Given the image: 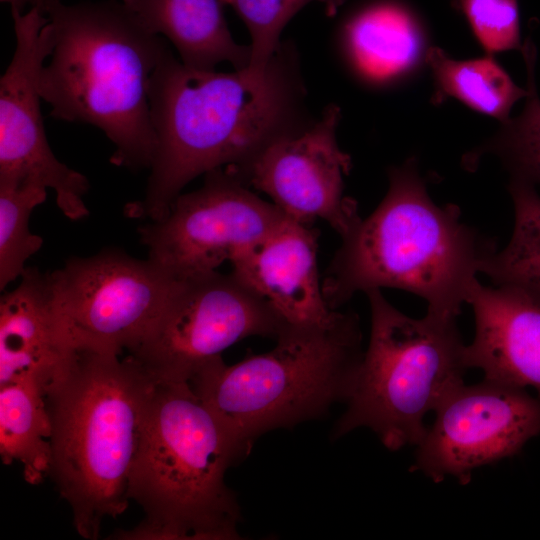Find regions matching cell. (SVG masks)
<instances>
[{
    "label": "cell",
    "instance_id": "cell-21",
    "mask_svg": "<svg viewBox=\"0 0 540 540\" xmlns=\"http://www.w3.org/2000/svg\"><path fill=\"white\" fill-rule=\"evenodd\" d=\"M515 223L509 243L496 250L484 265L482 274L494 286L518 290L540 303V196L535 185L511 178Z\"/></svg>",
    "mask_w": 540,
    "mask_h": 540
},
{
    "label": "cell",
    "instance_id": "cell-6",
    "mask_svg": "<svg viewBox=\"0 0 540 540\" xmlns=\"http://www.w3.org/2000/svg\"><path fill=\"white\" fill-rule=\"evenodd\" d=\"M275 340L272 350L233 365L217 357L189 382L245 455L262 434L345 402L364 353L352 311L324 324H288Z\"/></svg>",
    "mask_w": 540,
    "mask_h": 540
},
{
    "label": "cell",
    "instance_id": "cell-25",
    "mask_svg": "<svg viewBox=\"0 0 540 540\" xmlns=\"http://www.w3.org/2000/svg\"><path fill=\"white\" fill-rule=\"evenodd\" d=\"M487 54L521 50L517 0H452Z\"/></svg>",
    "mask_w": 540,
    "mask_h": 540
},
{
    "label": "cell",
    "instance_id": "cell-3",
    "mask_svg": "<svg viewBox=\"0 0 540 540\" xmlns=\"http://www.w3.org/2000/svg\"><path fill=\"white\" fill-rule=\"evenodd\" d=\"M46 16L53 47L39 90L50 115L99 128L115 146L112 164L149 169L155 152L149 82L169 47L166 39L122 0H59Z\"/></svg>",
    "mask_w": 540,
    "mask_h": 540
},
{
    "label": "cell",
    "instance_id": "cell-19",
    "mask_svg": "<svg viewBox=\"0 0 540 540\" xmlns=\"http://www.w3.org/2000/svg\"><path fill=\"white\" fill-rule=\"evenodd\" d=\"M52 424L45 388L24 379L0 386V455L19 461L25 480L39 484L49 475Z\"/></svg>",
    "mask_w": 540,
    "mask_h": 540
},
{
    "label": "cell",
    "instance_id": "cell-13",
    "mask_svg": "<svg viewBox=\"0 0 540 540\" xmlns=\"http://www.w3.org/2000/svg\"><path fill=\"white\" fill-rule=\"evenodd\" d=\"M340 117V108L330 104L305 131L274 141L245 167L232 170L289 219L307 225L321 219L343 236L360 216L344 195L351 158L337 143Z\"/></svg>",
    "mask_w": 540,
    "mask_h": 540
},
{
    "label": "cell",
    "instance_id": "cell-1",
    "mask_svg": "<svg viewBox=\"0 0 540 540\" xmlns=\"http://www.w3.org/2000/svg\"><path fill=\"white\" fill-rule=\"evenodd\" d=\"M155 152L142 200L126 206L132 218L164 217L195 177L239 170L274 141L302 133L308 115L297 51L281 42L265 75L187 67L170 46L149 82Z\"/></svg>",
    "mask_w": 540,
    "mask_h": 540
},
{
    "label": "cell",
    "instance_id": "cell-15",
    "mask_svg": "<svg viewBox=\"0 0 540 540\" xmlns=\"http://www.w3.org/2000/svg\"><path fill=\"white\" fill-rule=\"evenodd\" d=\"M467 303L475 319V336L465 351L468 368L481 369L485 378L533 387L540 395V303L479 280Z\"/></svg>",
    "mask_w": 540,
    "mask_h": 540
},
{
    "label": "cell",
    "instance_id": "cell-12",
    "mask_svg": "<svg viewBox=\"0 0 540 540\" xmlns=\"http://www.w3.org/2000/svg\"><path fill=\"white\" fill-rule=\"evenodd\" d=\"M434 412L413 465L434 482L453 476L466 484L475 469L518 453L540 432V395L485 377L459 385Z\"/></svg>",
    "mask_w": 540,
    "mask_h": 540
},
{
    "label": "cell",
    "instance_id": "cell-7",
    "mask_svg": "<svg viewBox=\"0 0 540 540\" xmlns=\"http://www.w3.org/2000/svg\"><path fill=\"white\" fill-rule=\"evenodd\" d=\"M367 350L354 376L346 410L332 431L339 438L371 429L390 450L416 445L424 418L463 382L466 345L456 318L427 311L412 318L373 289Z\"/></svg>",
    "mask_w": 540,
    "mask_h": 540
},
{
    "label": "cell",
    "instance_id": "cell-18",
    "mask_svg": "<svg viewBox=\"0 0 540 540\" xmlns=\"http://www.w3.org/2000/svg\"><path fill=\"white\" fill-rule=\"evenodd\" d=\"M152 33L164 36L187 67L215 70L221 62L248 67L250 46L232 37L221 0H122Z\"/></svg>",
    "mask_w": 540,
    "mask_h": 540
},
{
    "label": "cell",
    "instance_id": "cell-16",
    "mask_svg": "<svg viewBox=\"0 0 540 540\" xmlns=\"http://www.w3.org/2000/svg\"><path fill=\"white\" fill-rule=\"evenodd\" d=\"M20 279L0 299V386L32 379L46 391L72 351L56 329L48 274L26 268Z\"/></svg>",
    "mask_w": 540,
    "mask_h": 540
},
{
    "label": "cell",
    "instance_id": "cell-24",
    "mask_svg": "<svg viewBox=\"0 0 540 540\" xmlns=\"http://www.w3.org/2000/svg\"><path fill=\"white\" fill-rule=\"evenodd\" d=\"M347 0H221L230 6L246 25L250 38V62L245 71L262 78L279 48L280 35L291 18L304 6L317 2L333 17Z\"/></svg>",
    "mask_w": 540,
    "mask_h": 540
},
{
    "label": "cell",
    "instance_id": "cell-10",
    "mask_svg": "<svg viewBox=\"0 0 540 540\" xmlns=\"http://www.w3.org/2000/svg\"><path fill=\"white\" fill-rule=\"evenodd\" d=\"M288 217L257 196L232 169L205 174L168 213L139 229L148 258L175 278L216 270L263 241Z\"/></svg>",
    "mask_w": 540,
    "mask_h": 540
},
{
    "label": "cell",
    "instance_id": "cell-5",
    "mask_svg": "<svg viewBox=\"0 0 540 540\" xmlns=\"http://www.w3.org/2000/svg\"><path fill=\"white\" fill-rule=\"evenodd\" d=\"M243 456L189 382L152 380L128 484L144 519L115 538L239 539L241 512L225 473Z\"/></svg>",
    "mask_w": 540,
    "mask_h": 540
},
{
    "label": "cell",
    "instance_id": "cell-2",
    "mask_svg": "<svg viewBox=\"0 0 540 540\" xmlns=\"http://www.w3.org/2000/svg\"><path fill=\"white\" fill-rule=\"evenodd\" d=\"M388 177L381 203L341 236L322 284L326 302L338 309L357 292L396 288L457 317L495 241L464 223L458 206L432 200L415 158Z\"/></svg>",
    "mask_w": 540,
    "mask_h": 540
},
{
    "label": "cell",
    "instance_id": "cell-22",
    "mask_svg": "<svg viewBox=\"0 0 540 540\" xmlns=\"http://www.w3.org/2000/svg\"><path fill=\"white\" fill-rule=\"evenodd\" d=\"M527 71V96L521 113L501 123L497 133L464 158V165L475 167L484 154L497 156L511 174L533 185L540 184V98L535 84V44L527 38L522 44Z\"/></svg>",
    "mask_w": 540,
    "mask_h": 540
},
{
    "label": "cell",
    "instance_id": "cell-9",
    "mask_svg": "<svg viewBox=\"0 0 540 540\" xmlns=\"http://www.w3.org/2000/svg\"><path fill=\"white\" fill-rule=\"evenodd\" d=\"M178 278L151 261L106 249L48 274L58 335L68 350L121 354L142 339Z\"/></svg>",
    "mask_w": 540,
    "mask_h": 540
},
{
    "label": "cell",
    "instance_id": "cell-17",
    "mask_svg": "<svg viewBox=\"0 0 540 540\" xmlns=\"http://www.w3.org/2000/svg\"><path fill=\"white\" fill-rule=\"evenodd\" d=\"M339 39L352 71L376 86L396 83L424 61L429 48L421 21L399 0H369L346 15Z\"/></svg>",
    "mask_w": 540,
    "mask_h": 540
},
{
    "label": "cell",
    "instance_id": "cell-8",
    "mask_svg": "<svg viewBox=\"0 0 540 540\" xmlns=\"http://www.w3.org/2000/svg\"><path fill=\"white\" fill-rule=\"evenodd\" d=\"M288 324L234 273L214 270L178 279L128 356L152 380L190 382L233 344L251 336L276 339Z\"/></svg>",
    "mask_w": 540,
    "mask_h": 540
},
{
    "label": "cell",
    "instance_id": "cell-14",
    "mask_svg": "<svg viewBox=\"0 0 540 540\" xmlns=\"http://www.w3.org/2000/svg\"><path fill=\"white\" fill-rule=\"evenodd\" d=\"M317 232L287 218L263 241L231 262L240 280L264 297L292 325L329 322L317 266Z\"/></svg>",
    "mask_w": 540,
    "mask_h": 540
},
{
    "label": "cell",
    "instance_id": "cell-4",
    "mask_svg": "<svg viewBox=\"0 0 540 540\" xmlns=\"http://www.w3.org/2000/svg\"><path fill=\"white\" fill-rule=\"evenodd\" d=\"M73 350L46 388L52 424L49 477L76 531L98 538L129 504L128 484L152 379L130 357Z\"/></svg>",
    "mask_w": 540,
    "mask_h": 540
},
{
    "label": "cell",
    "instance_id": "cell-23",
    "mask_svg": "<svg viewBox=\"0 0 540 540\" xmlns=\"http://www.w3.org/2000/svg\"><path fill=\"white\" fill-rule=\"evenodd\" d=\"M47 188L32 183H0V289L26 270L25 262L42 247L31 233L29 218L46 200Z\"/></svg>",
    "mask_w": 540,
    "mask_h": 540
},
{
    "label": "cell",
    "instance_id": "cell-26",
    "mask_svg": "<svg viewBox=\"0 0 540 540\" xmlns=\"http://www.w3.org/2000/svg\"><path fill=\"white\" fill-rule=\"evenodd\" d=\"M59 0H1V2L8 3L11 10H17L23 12L26 6L39 9L44 15H46L48 9Z\"/></svg>",
    "mask_w": 540,
    "mask_h": 540
},
{
    "label": "cell",
    "instance_id": "cell-20",
    "mask_svg": "<svg viewBox=\"0 0 540 540\" xmlns=\"http://www.w3.org/2000/svg\"><path fill=\"white\" fill-rule=\"evenodd\" d=\"M426 64L431 69L434 82L433 102L439 104L452 97L501 123L510 118L513 105L528 93L527 88L513 82L490 54L456 60L441 48L429 47Z\"/></svg>",
    "mask_w": 540,
    "mask_h": 540
},
{
    "label": "cell",
    "instance_id": "cell-11",
    "mask_svg": "<svg viewBox=\"0 0 540 540\" xmlns=\"http://www.w3.org/2000/svg\"><path fill=\"white\" fill-rule=\"evenodd\" d=\"M11 15L16 48L0 78V183L51 188L67 218L83 219L89 181L54 155L41 114L40 73L53 47L49 18L37 8Z\"/></svg>",
    "mask_w": 540,
    "mask_h": 540
}]
</instances>
